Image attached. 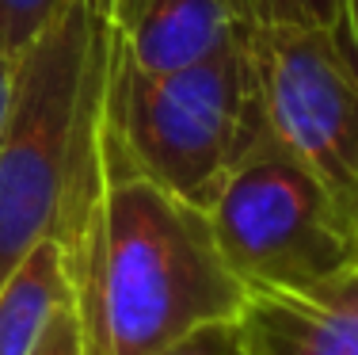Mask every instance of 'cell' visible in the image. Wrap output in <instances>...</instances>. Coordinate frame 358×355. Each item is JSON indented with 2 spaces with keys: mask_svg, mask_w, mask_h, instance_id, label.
<instances>
[{
  "mask_svg": "<svg viewBox=\"0 0 358 355\" xmlns=\"http://www.w3.org/2000/svg\"><path fill=\"white\" fill-rule=\"evenodd\" d=\"M331 39L339 42L343 57L358 73V0H339V20H336V27H331Z\"/></svg>",
  "mask_w": 358,
  "mask_h": 355,
  "instance_id": "13",
  "label": "cell"
},
{
  "mask_svg": "<svg viewBox=\"0 0 358 355\" xmlns=\"http://www.w3.org/2000/svg\"><path fill=\"white\" fill-rule=\"evenodd\" d=\"M160 355H248L241 344V333H236V321H221V325L199 328L187 340L172 344L168 351Z\"/></svg>",
  "mask_w": 358,
  "mask_h": 355,
  "instance_id": "11",
  "label": "cell"
},
{
  "mask_svg": "<svg viewBox=\"0 0 358 355\" xmlns=\"http://www.w3.org/2000/svg\"><path fill=\"white\" fill-rule=\"evenodd\" d=\"M103 65L107 42L54 237L69 256L84 355H160L199 328L236 321L248 286L225 264L206 210L118 149L103 118Z\"/></svg>",
  "mask_w": 358,
  "mask_h": 355,
  "instance_id": "1",
  "label": "cell"
},
{
  "mask_svg": "<svg viewBox=\"0 0 358 355\" xmlns=\"http://www.w3.org/2000/svg\"><path fill=\"white\" fill-rule=\"evenodd\" d=\"M252 73L271 141L358 222V73L324 27L255 23Z\"/></svg>",
  "mask_w": 358,
  "mask_h": 355,
  "instance_id": "5",
  "label": "cell"
},
{
  "mask_svg": "<svg viewBox=\"0 0 358 355\" xmlns=\"http://www.w3.org/2000/svg\"><path fill=\"white\" fill-rule=\"evenodd\" d=\"M103 118L138 172L206 210L233 165L267 134L252 35L168 73H141L107 46Z\"/></svg>",
  "mask_w": 358,
  "mask_h": 355,
  "instance_id": "2",
  "label": "cell"
},
{
  "mask_svg": "<svg viewBox=\"0 0 358 355\" xmlns=\"http://www.w3.org/2000/svg\"><path fill=\"white\" fill-rule=\"evenodd\" d=\"M259 23H305L331 31L339 20V0H255Z\"/></svg>",
  "mask_w": 358,
  "mask_h": 355,
  "instance_id": "10",
  "label": "cell"
},
{
  "mask_svg": "<svg viewBox=\"0 0 358 355\" xmlns=\"http://www.w3.org/2000/svg\"><path fill=\"white\" fill-rule=\"evenodd\" d=\"M69 306V256L57 237H46L0 283V355H35L46 328Z\"/></svg>",
  "mask_w": 358,
  "mask_h": 355,
  "instance_id": "8",
  "label": "cell"
},
{
  "mask_svg": "<svg viewBox=\"0 0 358 355\" xmlns=\"http://www.w3.org/2000/svg\"><path fill=\"white\" fill-rule=\"evenodd\" d=\"M99 50V12L92 0H73L15 62L12 107L0 130V283L57 230Z\"/></svg>",
  "mask_w": 358,
  "mask_h": 355,
  "instance_id": "3",
  "label": "cell"
},
{
  "mask_svg": "<svg viewBox=\"0 0 358 355\" xmlns=\"http://www.w3.org/2000/svg\"><path fill=\"white\" fill-rule=\"evenodd\" d=\"M236 333L248 355H358V267L313 286H248Z\"/></svg>",
  "mask_w": 358,
  "mask_h": 355,
  "instance_id": "7",
  "label": "cell"
},
{
  "mask_svg": "<svg viewBox=\"0 0 358 355\" xmlns=\"http://www.w3.org/2000/svg\"><path fill=\"white\" fill-rule=\"evenodd\" d=\"M12 84H15V62L8 57V50L0 46V130H4L8 107H12Z\"/></svg>",
  "mask_w": 358,
  "mask_h": 355,
  "instance_id": "14",
  "label": "cell"
},
{
  "mask_svg": "<svg viewBox=\"0 0 358 355\" xmlns=\"http://www.w3.org/2000/svg\"><path fill=\"white\" fill-rule=\"evenodd\" d=\"M73 0H0V46L20 62L35 42L62 20Z\"/></svg>",
  "mask_w": 358,
  "mask_h": 355,
  "instance_id": "9",
  "label": "cell"
},
{
  "mask_svg": "<svg viewBox=\"0 0 358 355\" xmlns=\"http://www.w3.org/2000/svg\"><path fill=\"white\" fill-rule=\"evenodd\" d=\"M107 46L141 73L194 65L252 35L255 0H99Z\"/></svg>",
  "mask_w": 358,
  "mask_h": 355,
  "instance_id": "6",
  "label": "cell"
},
{
  "mask_svg": "<svg viewBox=\"0 0 358 355\" xmlns=\"http://www.w3.org/2000/svg\"><path fill=\"white\" fill-rule=\"evenodd\" d=\"M35 355H84V344H80V328H76V317H73V306L65 309L54 325L46 328L42 344L35 348Z\"/></svg>",
  "mask_w": 358,
  "mask_h": 355,
  "instance_id": "12",
  "label": "cell"
},
{
  "mask_svg": "<svg viewBox=\"0 0 358 355\" xmlns=\"http://www.w3.org/2000/svg\"><path fill=\"white\" fill-rule=\"evenodd\" d=\"M206 218L244 286H313L358 267V222L271 134L233 165Z\"/></svg>",
  "mask_w": 358,
  "mask_h": 355,
  "instance_id": "4",
  "label": "cell"
},
{
  "mask_svg": "<svg viewBox=\"0 0 358 355\" xmlns=\"http://www.w3.org/2000/svg\"><path fill=\"white\" fill-rule=\"evenodd\" d=\"M92 8H99V0H92Z\"/></svg>",
  "mask_w": 358,
  "mask_h": 355,
  "instance_id": "15",
  "label": "cell"
}]
</instances>
